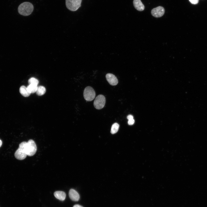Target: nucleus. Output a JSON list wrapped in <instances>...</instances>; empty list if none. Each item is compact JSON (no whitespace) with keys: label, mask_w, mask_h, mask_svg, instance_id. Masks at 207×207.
<instances>
[{"label":"nucleus","mask_w":207,"mask_h":207,"mask_svg":"<svg viewBox=\"0 0 207 207\" xmlns=\"http://www.w3.org/2000/svg\"><path fill=\"white\" fill-rule=\"evenodd\" d=\"M54 195L56 198L61 201L64 200L66 197L65 193L62 191H56L54 193Z\"/></svg>","instance_id":"obj_11"},{"label":"nucleus","mask_w":207,"mask_h":207,"mask_svg":"<svg viewBox=\"0 0 207 207\" xmlns=\"http://www.w3.org/2000/svg\"><path fill=\"white\" fill-rule=\"evenodd\" d=\"M33 6L32 3L28 2H24L20 4L18 7L19 13L24 16L30 14L33 10Z\"/></svg>","instance_id":"obj_1"},{"label":"nucleus","mask_w":207,"mask_h":207,"mask_svg":"<svg viewBox=\"0 0 207 207\" xmlns=\"http://www.w3.org/2000/svg\"><path fill=\"white\" fill-rule=\"evenodd\" d=\"M46 92L45 88L42 86H39L37 87L36 92L37 94L39 96H41L44 95Z\"/></svg>","instance_id":"obj_13"},{"label":"nucleus","mask_w":207,"mask_h":207,"mask_svg":"<svg viewBox=\"0 0 207 207\" xmlns=\"http://www.w3.org/2000/svg\"><path fill=\"white\" fill-rule=\"evenodd\" d=\"M189 1L192 4H196L198 2L199 0H189Z\"/></svg>","instance_id":"obj_18"},{"label":"nucleus","mask_w":207,"mask_h":207,"mask_svg":"<svg viewBox=\"0 0 207 207\" xmlns=\"http://www.w3.org/2000/svg\"><path fill=\"white\" fill-rule=\"evenodd\" d=\"M69 195L70 199L74 201H78L80 198V196L78 193L73 189H71L70 190Z\"/></svg>","instance_id":"obj_9"},{"label":"nucleus","mask_w":207,"mask_h":207,"mask_svg":"<svg viewBox=\"0 0 207 207\" xmlns=\"http://www.w3.org/2000/svg\"><path fill=\"white\" fill-rule=\"evenodd\" d=\"M164 12L165 10L164 8L161 6L153 9L151 12L152 15L156 18L162 17L163 15Z\"/></svg>","instance_id":"obj_7"},{"label":"nucleus","mask_w":207,"mask_h":207,"mask_svg":"<svg viewBox=\"0 0 207 207\" xmlns=\"http://www.w3.org/2000/svg\"><path fill=\"white\" fill-rule=\"evenodd\" d=\"M19 91L21 95L24 97H28L30 95V93L28 91L27 87L24 86H21Z\"/></svg>","instance_id":"obj_12"},{"label":"nucleus","mask_w":207,"mask_h":207,"mask_svg":"<svg viewBox=\"0 0 207 207\" xmlns=\"http://www.w3.org/2000/svg\"><path fill=\"white\" fill-rule=\"evenodd\" d=\"M82 0H66L67 8L72 11L77 10L81 6Z\"/></svg>","instance_id":"obj_3"},{"label":"nucleus","mask_w":207,"mask_h":207,"mask_svg":"<svg viewBox=\"0 0 207 207\" xmlns=\"http://www.w3.org/2000/svg\"><path fill=\"white\" fill-rule=\"evenodd\" d=\"M133 4L135 8L138 11H142L145 9L144 6L141 0H133Z\"/></svg>","instance_id":"obj_10"},{"label":"nucleus","mask_w":207,"mask_h":207,"mask_svg":"<svg viewBox=\"0 0 207 207\" xmlns=\"http://www.w3.org/2000/svg\"><path fill=\"white\" fill-rule=\"evenodd\" d=\"M106 77L107 80L111 85L115 86L118 83V80L114 74L111 73H108L106 74Z\"/></svg>","instance_id":"obj_8"},{"label":"nucleus","mask_w":207,"mask_h":207,"mask_svg":"<svg viewBox=\"0 0 207 207\" xmlns=\"http://www.w3.org/2000/svg\"><path fill=\"white\" fill-rule=\"evenodd\" d=\"M73 207H83V206L78 204L75 205Z\"/></svg>","instance_id":"obj_20"},{"label":"nucleus","mask_w":207,"mask_h":207,"mask_svg":"<svg viewBox=\"0 0 207 207\" xmlns=\"http://www.w3.org/2000/svg\"><path fill=\"white\" fill-rule=\"evenodd\" d=\"M84 99L87 101L93 100L95 96V93L94 89L91 87L88 86L84 89L83 92Z\"/></svg>","instance_id":"obj_5"},{"label":"nucleus","mask_w":207,"mask_h":207,"mask_svg":"<svg viewBox=\"0 0 207 207\" xmlns=\"http://www.w3.org/2000/svg\"><path fill=\"white\" fill-rule=\"evenodd\" d=\"M2 141L0 139V147H1V146L2 145Z\"/></svg>","instance_id":"obj_21"},{"label":"nucleus","mask_w":207,"mask_h":207,"mask_svg":"<svg viewBox=\"0 0 207 207\" xmlns=\"http://www.w3.org/2000/svg\"><path fill=\"white\" fill-rule=\"evenodd\" d=\"M28 82L29 84H32L37 85L39 83L38 80L34 77H32L30 78L28 80Z\"/></svg>","instance_id":"obj_16"},{"label":"nucleus","mask_w":207,"mask_h":207,"mask_svg":"<svg viewBox=\"0 0 207 207\" xmlns=\"http://www.w3.org/2000/svg\"><path fill=\"white\" fill-rule=\"evenodd\" d=\"M37 87V85L29 84L26 87L28 91L31 93L36 92Z\"/></svg>","instance_id":"obj_14"},{"label":"nucleus","mask_w":207,"mask_h":207,"mask_svg":"<svg viewBox=\"0 0 207 207\" xmlns=\"http://www.w3.org/2000/svg\"><path fill=\"white\" fill-rule=\"evenodd\" d=\"M119 127V124L117 123L113 124L111 127V133L112 134H114L118 131Z\"/></svg>","instance_id":"obj_15"},{"label":"nucleus","mask_w":207,"mask_h":207,"mask_svg":"<svg viewBox=\"0 0 207 207\" xmlns=\"http://www.w3.org/2000/svg\"><path fill=\"white\" fill-rule=\"evenodd\" d=\"M26 150L27 155L28 156H33L37 150V147L34 141L30 139L27 142Z\"/></svg>","instance_id":"obj_4"},{"label":"nucleus","mask_w":207,"mask_h":207,"mask_svg":"<svg viewBox=\"0 0 207 207\" xmlns=\"http://www.w3.org/2000/svg\"><path fill=\"white\" fill-rule=\"evenodd\" d=\"M135 122V120L133 119L129 120L128 121V124L129 125H132Z\"/></svg>","instance_id":"obj_17"},{"label":"nucleus","mask_w":207,"mask_h":207,"mask_svg":"<svg viewBox=\"0 0 207 207\" xmlns=\"http://www.w3.org/2000/svg\"><path fill=\"white\" fill-rule=\"evenodd\" d=\"M127 119H128L129 120H130V119H133V116L132 115H128L127 116Z\"/></svg>","instance_id":"obj_19"},{"label":"nucleus","mask_w":207,"mask_h":207,"mask_svg":"<svg viewBox=\"0 0 207 207\" xmlns=\"http://www.w3.org/2000/svg\"><path fill=\"white\" fill-rule=\"evenodd\" d=\"M106 103V98L103 95L97 96L94 101V107L97 109L99 110L103 108Z\"/></svg>","instance_id":"obj_6"},{"label":"nucleus","mask_w":207,"mask_h":207,"mask_svg":"<svg viewBox=\"0 0 207 207\" xmlns=\"http://www.w3.org/2000/svg\"><path fill=\"white\" fill-rule=\"evenodd\" d=\"M27 142L23 141L20 143L19 147L14 154L15 158L17 159L22 160L26 157L27 154L26 147Z\"/></svg>","instance_id":"obj_2"}]
</instances>
